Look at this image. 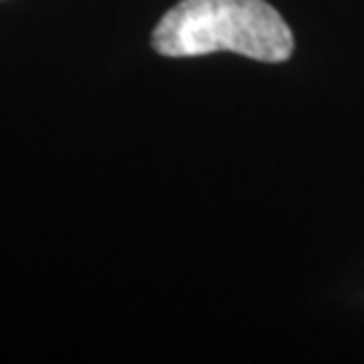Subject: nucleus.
<instances>
[{
  "instance_id": "obj_1",
  "label": "nucleus",
  "mask_w": 364,
  "mask_h": 364,
  "mask_svg": "<svg viewBox=\"0 0 364 364\" xmlns=\"http://www.w3.org/2000/svg\"><path fill=\"white\" fill-rule=\"evenodd\" d=\"M164 57H201L228 50L258 62H287L294 33L265 0H182L151 33Z\"/></svg>"
}]
</instances>
